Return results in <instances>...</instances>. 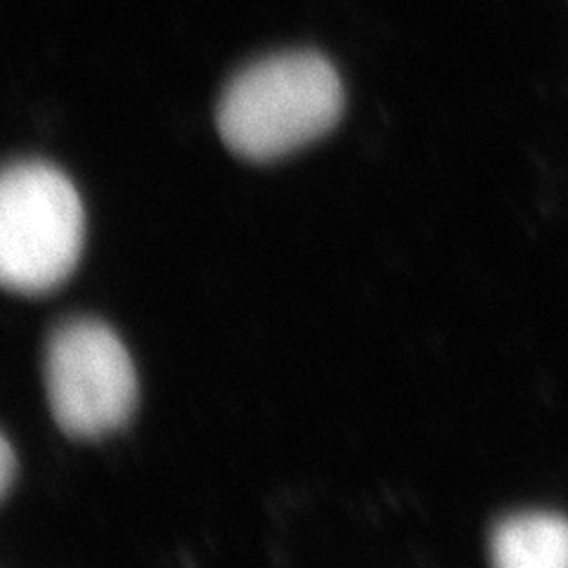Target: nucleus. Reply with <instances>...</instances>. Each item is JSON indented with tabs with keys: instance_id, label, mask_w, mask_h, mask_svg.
Returning <instances> with one entry per match:
<instances>
[{
	"instance_id": "1",
	"label": "nucleus",
	"mask_w": 568,
	"mask_h": 568,
	"mask_svg": "<svg viewBox=\"0 0 568 568\" xmlns=\"http://www.w3.org/2000/svg\"><path fill=\"white\" fill-rule=\"evenodd\" d=\"M344 85L313 50H290L244 67L225 85L216 123L225 145L248 162H275L336 126Z\"/></svg>"
},
{
	"instance_id": "2",
	"label": "nucleus",
	"mask_w": 568,
	"mask_h": 568,
	"mask_svg": "<svg viewBox=\"0 0 568 568\" xmlns=\"http://www.w3.org/2000/svg\"><path fill=\"white\" fill-rule=\"evenodd\" d=\"M85 235L79 190L41 159H24L0 181V280L17 294H48L74 273Z\"/></svg>"
},
{
	"instance_id": "3",
	"label": "nucleus",
	"mask_w": 568,
	"mask_h": 568,
	"mask_svg": "<svg viewBox=\"0 0 568 568\" xmlns=\"http://www.w3.org/2000/svg\"><path fill=\"white\" fill-rule=\"evenodd\" d=\"M45 390L60 429L95 440L126 426L138 403V375L119 334L95 317H71L45 346Z\"/></svg>"
},
{
	"instance_id": "4",
	"label": "nucleus",
	"mask_w": 568,
	"mask_h": 568,
	"mask_svg": "<svg viewBox=\"0 0 568 568\" xmlns=\"http://www.w3.org/2000/svg\"><path fill=\"white\" fill-rule=\"evenodd\" d=\"M490 561L500 568H568V519L549 511L511 514L493 530Z\"/></svg>"
},
{
	"instance_id": "5",
	"label": "nucleus",
	"mask_w": 568,
	"mask_h": 568,
	"mask_svg": "<svg viewBox=\"0 0 568 568\" xmlns=\"http://www.w3.org/2000/svg\"><path fill=\"white\" fill-rule=\"evenodd\" d=\"M14 467H17L14 450L10 446L8 436H3V450H0V490H3V497L10 493L12 478H14Z\"/></svg>"
}]
</instances>
